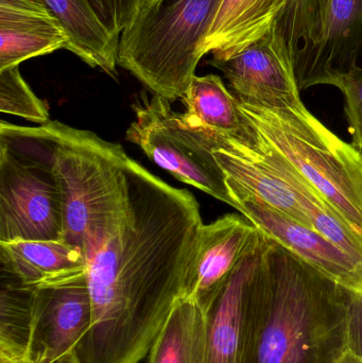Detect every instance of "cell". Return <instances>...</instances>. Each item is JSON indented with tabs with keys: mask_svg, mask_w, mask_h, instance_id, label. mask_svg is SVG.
<instances>
[{
	"mask_svg": "<svg viewBox=\"0 0 362 363\" xmlns=\"http://www.w3.org/2000/svg\"><path fill=\"white\" fill-rule=\"evenodd\" d=\"M129 211L87 258L93 305L74 349L81 363H140L186 292L203 222L195 196L137 162L127 165Z\"/></svg>",
	"mask_w": 362,
	"mask_h": 363,
	"instance_id": "6da1fadb",
	"label": "cell"
},
{
	"mask_svg": "<svg viewBox=\"0 0 362 363\" xmlns=\"http://www.w3.org/2000/svg\"><path fill=\"white\" fill-rule=\"evenodd\" d=\"M346 291L268 237L255 281L251 363H333Z\"/></svg>",
	"mask_w": 362,
	"mask_h": 363,
	"instance_id": "7a4b0ae2",
	"label": "cell"
},
{
	"mask_svg": "<svg viewBox=\"0 0 362 363\" xmlns=\"http://www.w3.org/2000/svg\"><path fill=\"white\" fill-rule=\"evenodd\" d=\"M63 194V241L93 255L127 218L130 157L120 145L59 121L38 125Z\"/></svg>",
	"mask_w": 362,
	"mask_h": 363,
	"instance_id": "3957f363",
	"label": "cell"
},
{
	"mask_svg": "<svg viewBox=\"0 0 362 363\" xmlns=\"http://www.w3.org/2000/svg\"><path fill=\"white\" fill-rule=\"evenodd\" d=\"M221 0H142L120 34L118 65L149 91L183 99Z\"/></svg>",
	"mask_w": 362,
	"mask_h": 363,
	"instance_id": "277c9868",
	"label": "cell"
},
{
	"mask_svg": "<svg viewBox=\"0 0 362 363\" xmlns=\"http://www.w3.org/2000/svg\"><path fill=\"white\" fill-rule=\"evenodd\" d=\"M244 125L291 164L362 235V153L306 106L266 108L239 102Z\"/></svg>",
	"mask_w": 362,
	"mask_h": 363,
	"instance_id": "5b68a950",
	"label": "cell"
},
{
	"mask_svg": "<svg viewBox=\"0 0 362 363\" xmlns=\"http://www.w3.org/2000/svg\"><path fill=\"white\" fill-rule=\"evenodd\" d=\"M63 194L40 127L0 123V242L63 240Z\"/></svg>",
	"mask_w": 362,
	"mask_h": 363,
	"instance_id": "8992f818",
	"label": "cell"
},
{
	"mask_svg": "<svg viewBox=\"0 0 362 363\" xmlns=\"http://www.w3.org/2000/svg\"><path fill=\"white\" fill-rule=\"evenodd\" d=\"M276 30L301 91L362 67V0H288Z\"/></svg>",
	"mask_w": 362,
	"mask_h": 363,
	"instance_id": "52a82bcc",
	"label": "cell"
},
{
	"mask_svg": "<svg viewBox=\"0 0 362 363\" xmlns=\"http://www.w3.org/2000/svg\"><path fill=\"white\" fill-rule=\"evenodd\" d=\"M135 121L127 130L128 142L140 147L157 166L176 180L206 192L235 208L225 174L215 159L216 134L193 127L162 96L140 94L134 102Z\"/></svg>",
	"mask_w": 362,
	"mask_h": 363,
	"instance_id": "ba28073f",
	"label": "cell"
},
{
	"mask_svg": "<svg viewBox=\"0 0 362 363\" xmlns=\"http://www.w3.org/2000/svg\"><path fill=\"white\" fill-rule=\"evenodd\" d=\"M259 230L208 311L204 363H251L255 330V281L267 245Z\"/></svg>",
	"mask_w": 362,
	"mask_h": 363,
	"instance_id": "9c48e42d",
	"label": "cell"
},
{
	"mask_svg": "<svg viewBox=\"0 0 362 363\" xmlns=\"http://www.w3.org/2000/svg\"><path fill=\"white\" fill-rule=\"evenodd\" d=\"M93 305L87 272L33 288L28 363H50L74 351L89 332Z\"/></svg>",
	"mask_w": 362,
	"mask_h": 363,
	"instance_id": "30bf717a",
	"label": "cell"
},
{
	"mask_svg": "<svg viewBox=\"0 0 362 363\" xmlns=\"http://www.w3.org/2000/svg\"><path fill=\"white\" fill-rule=\"evenodd\" d=\"M210 64L223 72L238 101L266 108H301L293 60L276 30L233 57Z\"/></svg>",
	"mask_w": 362,
	"mask_h": 363,
	"instance_id": "8fae6325",
	"label": "cell"
},
{
	"mask_svg": "<svg viewBox=\"0 0 362 363\" xmlns=\"http://www.w3.org/2000/svg\"><path fill=\"white\" fill-rule=\"evenodd\" d=\"M227 182V181H225ZM235 208L272 240L351 294L362 292V264L322 235L227 182Z\"/></svg>",
	"mask_w": 362,
	"mask_h": 363,
	"instance_id": "7c38bea8",
	"label": "cell"
},
{
	"mask_svg": "<svg viewBox=\"0 0 362 363\" xmlns=\"http://www.w3.org/2000/svg\"><path fill=\"white\" fill-rule=\"evenodd\" d=\"M259 233V228L247 218L234 213L223 216L208 225L203 224L184 296L197 301L208 313Z\"/></svg>",
	"mask_w": 362,
	"mask_h": 363,
	"instance_id": "4fadbf2b",
	"label": "cell"
},
{
	"mask_svg": "<svg viewBox=\"0 0 362 363\" xmlns=\"http://www.w3.org/2000/svg\"><path fill=\"white\" fill-rule=\"evenodd\" d=\"M1 270L27 287H40L74 279L87 272L84 253L63 240L0 242Z\"/></svg>",
	"mask_w": 362,
	"mask_h": 363,
	"instance_id": "5bb4252c",
	"label": "cell"
},
{
	"mask_svg": "<svg viewBox=\"0 0 362 363\" xmlns=\"http://www.w3.org/2000/svg\"><path fill=\"white\" fill-rule=\"evenodd\" d=\"M288 0H221L202 55L225 60L265 36L278 23Z\"/></svg>",
	"mask_w": 362,
	"mask_h": 363,
	"instance_id": "9a60e30c",
	"label": "cell"
},
{
	"mask_svg": "<svg viewBox=\"0 0 362 363\" xmlns=\"http://www.w3.org/2000/svg\"><path fill=\"white\" fill-rule=\"evenodd\" d=\"M68 38L66 49L94 68L116 78L119 35L100 21L87 0H46Z\"/></svg>",
	"mask_w": 362,
	"mask_h": 363,
	"instance_id": "2e32d148",
	"label": "cell"
},
{
	"mask_svg": "<svg viewBox=\"0 0 362 363\" xmlns=\"http://www.w3.org/2000/svg\"><path fill=\"white\" fill-rule=\"evenodd\" d=\"M68 38L52 13L0 10V70L67 46Z\"/></svg>",
	"mask_w": 362,
	"mask_h": 363,
	"instance_id": "e0dca14e",
	"label": "cell"
},
{
	"mask_svg": "<svg viewBox=\"0 0 362 363\" xmlns=\"http://www.w3.org/2000/svg\"><path fill=\"white\" fill-rule=\"evenodd\" d=\"M208 313L193 298L183 296L174 305L147 363H204Z\"/></svg>",
	"mask_w": 362,
	"mask_h": 363,
	"instance_id": "ac0fdd59",
	"label": "cell"
},
{
	"mask_svg": "<svg viewBox=\"0 0 362 363\" xmlns=\"http://www.w3.org/2000/svg\"><path fill=\"white\" fill-rule=\"evenodd\" d=\"M183 101L186 106L183 117L193 127L227 135L240 136L244 133L239 101L230 93L220 77L195 76Z\"/></svg>",
	"mask_w": 362,
	"mask_h": 363,
	"instance_id": "d6986e66",
	"label": "cell"
},
{
	"mask_svg": "<svg viewBox=\"0 0 362 363\" xmlns=\"http://www.w3.org/2000/svg\"><path fill=\"white\" fill-rule=\"evenodd\" d=\"M0 112L32 123H49V108L23 80L18 66L0 70Z\"/></svg>",
	"mask_w": 362,
	"mask_h": 363,
	"instance_id": "ffe728a7",
	"label": "cell"
},
{
	"mask_svg": "<svg viewBox=\"0 0 362 363\" xmlns=\"http://www.w3.org/2000/svg\"><path fill=\"white\" fill-rule=\"evenodd\" d=\"M331 85L339 89L344 95L352 145L362 153V67L339 74Z\"/></svg>",
	"mask_w": 362,
	"mask_h": 363,
	"instance_id": "44dd1931",
	"label": "cell"
},
{
	"mask_svg": "<svg viewBox=\"0 0 362 363\" xmlns=\"http://www.w3.org/2000/svg\"><path fill=\"white\" fill-rule=\"evenodd\" d=\"M103 25L116 35L132 23L142 0H87Z\"/></svg>",
	"mask_w": 362,
	"mask_h": 363,
	"instance_id": "7402d4cb",
	"label": "cell"
},
{
	"mask_svg": "<svg viewBox=\"0 0 362 363\" xmlns=\"http://www.w3.org/2000/svg\"><path fill=\"white\" fill-rule=\"evenodd\" d=\"M344 349L362 357V292L351 294L346 291Z\"/></svg>",
	"mask_w": 362,
	"mask_h": 363,
	"instance_id": "603a6c76",
	"label": "cell"
},
{
	"mask_svg": "<svg viewBox=\"0 0 362 363\" xmlns=\"http://www.w3.org/2000/svg\"><path fill=\"white\" fill-rule=\"evenodd\" d=\"M0 10L43 13V14L52 13L46 0H0Z\"/></svg>",
	"mask_w": 362,
	"mask_h": 363,
	"instance_id": "cb8c5ba5",
	"label": "cell"
},
{
	"mask_svg": "<svg viewBox=\"0 0 362 363\" xmlns=\"http://www.w3.org/2000/svg\"><path fill=\"white\" fill-rule=\"evenodd\" d=\"M333 363H362V358L349 349H344Z\"/></svg>",
	"mask_w": 362,
	"mask_h": 363,
	"instance_id": "d4e9b609",
	"label": "cell"
},
{
	"mask_svg": "<svg viewBox=\"0 0 362 363\" xmlns=\"http://www.w3.org/2000/svg\"><path fill=\"white\" fill-rule=\"evenodd\" d=\"M50 363H81L80 360L76 356V353L72 352V353L67 354V355L63 356V357L59 358V359L55 360V362Z\"/></svg>",
	"mask_w": 362,
	"mask_h": 363,
	"instance_id": "484cf974",
	"label": "cell"
},
{
	"mask_svg": "<svg viewBox=\"0 0 362 363\" xmlns=\"http://www.w3.org/2000/svg\"><path fill=\"white\" fill-rule=\"evenodd\" d=\"M362 358V357H361Z\"/></svg>",
	"mask_w": 362,
	"mask_h": 363,
	"instance_id": "4316f807",
	"label": "cell"
}]
</instances>
